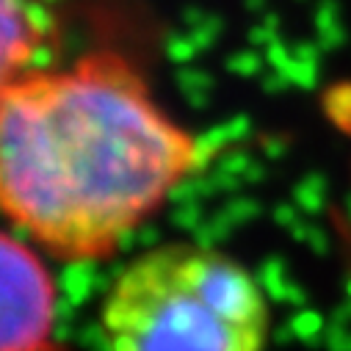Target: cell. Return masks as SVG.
<instances>
[{
	"instance_id": "1",
	"label": "cell",
	"mask_w": 351,
	"mask_h": 351,
	"mask_svg": "<svg viewBox=\"0 0 351 351\" xmlns=\"http://www.w3.org/2000/svg\"><path fill=\"white\" fill-rule=\"evenodd\" d=\"M119 53L0 92V213L69 263L108 257L205 158Z\"/></svg>"
},
{
	"instance_id": "2",
	"label": "cell",
	"mask_w": 351,
	"mask_h": 351,
	"mask_svg": "<svg viewBox=\"0 0 351 351\" xmlns=\"http://www.w3.org/2000/svg\"><path fill=\"white\" fill-rule=\"evenodd\" d=\"M108 351H266L271 310L246 266L208 243H163L114 282Z\"/></svg>"
},
{
	"instance_id": "3",
	"label": "cell",
	"mask_w": 351,
	"mask_h": 351,
	"mask_svg": "<svg viewBox=\"0 0 351 351\" xmlns=\"http://www.w3.org/2000/svg\"><path fill=\"white\" fill-rule=\"evenodd\" d=\"M56 280L23 241L0 232V351H50Z\"/></svg>"
},
{
	"instance_id": "4",
	"label": "cell",
	"mask_w": 351,
	"mask_h": 351,
	"mask_svg": "<svg viewBox=\"0 0 351 351\" xmlns=\"http://www.w3.org/2000/svg\"><path fill=\"white\" fill-rule=\"evenodd\" d=\"M53 31L50 0H0V92L31 72V61Z\"/></svg>"
},
{
	"instance_id": "5",
	"label": "cell",
	"mask_w": 351,
	"mask_h": 351,
	"mask_svg": "<svg viewBox=\"0 0 351 351\" xmlns=\"http://www.w3.org/2000/svg\"><path fill=\"white\" fill-rule=\"evenodd\" d=\"M86 263H72V271L66 274V296L72 302H83L86 296L92 293V277L89 271H83Z\"/></svg>"
},
{
	"instance_id": "6",
	"label": "cell",
	"mask_w": 351,
	"mask_h": 351,
	"mask_svg": "<svg viewBox=\"0 0 351 351\" xmlns=\"http://www.w3.org/2000/svg\"><path fill=\"white\" fill-rule=\"evenodd\" d=\"M50 351H56V348H50Z\"/></svg>"
}]
</instances>
